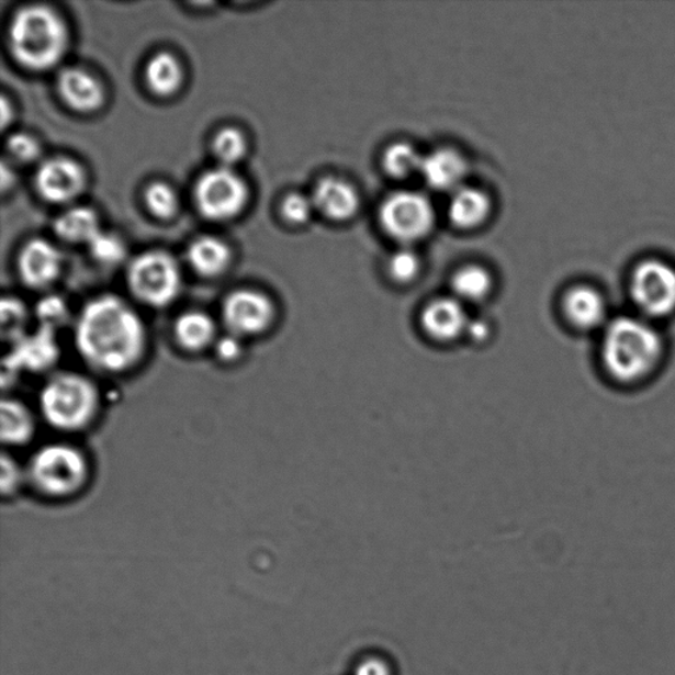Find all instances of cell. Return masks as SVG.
<instances>
[{"instance_id": "cell-28", "label": "cell", "mask_w": 675, "mask_h": 675, "mask_svg": "<svg viewBox=\"0 0 675 675\" xmlns=\"http://www.w3.org/2000/svg\"><path fill=\"white\" fill-rule=\"evenodd\" d=\"M144 200L149 212L157 218L169 220L179 209V199L175 190L164 182H154L146 189Z\"/></svg>"}, {"instance_id": "cell-32", "label": "cell", "mask_w": 675, "mask_h": 675, "mask_svg": "<svg viewBox=\"0 0 675 675\" xmlns=\"http://www.w3.org/2000/svg\"><path fill=\"white\" fill-rule=\"evenodd\" d=\"M36 313L41 326L56 330L69 317L68 306L61 297L49 294L37 304Z\"/></svg>"}, {"instance_id": "cell-38", "label": "cell", "mask_w": 675, "mask_h": 675, "mask_svg": "<svg viewBox=\"0 0 675 675\" xmlns=\"http://www.w3.org/2000/svg\"><path fill=\"white\" fill-rule=\"evenodd\" d=\"M491 327L483 319H470L466 338L475 344L486 342L490 338Z\"/></svg>"}, {"instance_id": "cell-24", "label": "cell", "mask_w": 675, "mask_h": 675, "mask_svg": "<svg viewBox=\"0 0 675 675\" xmlns=\"http://www.w3.org/2000/svg\"><path fill=\"white\" fill-rule=\"evenodd\" d=\"M146 80L155 94L160 97L175 94L182 82V69L179 60L168 52H160V54L150 58L147 64Z\"/></svg>"}, {"instance_id": "cell-11", "label": "cell", "mask_w": 675, "mask_h": 675, "mask_svg": "<svg viewBox=\"0 0 675 675\" xmlns=\"http://www.w3.org/2000/svg\"><path fill=\"white\" fill-rule=\"evenodd\" d=\"M561 312L570 329L596 336H599L614 317L609 314L605 294L598 288L588 284L569 288L561 301Z\"/></svg>"}, {"instance_id": "cell-37", "label": "cell", "mask_w": 675, "mask_h": 675, "mask_svg": "<svg viewBox=\"0 0 675 675\" xmlns=\"http://www.w3.org/2000/svg\"><path fill=\"white\" fill-rule=\"evenodd\" d=\"M353 675H393L390 662L380 655H369L358 662Z\"/></svg>"}, {"instance_id": "cell-21", "label": "cell", "mask_w": 675, "mask_h": 675, "mask_svg": "<svg viewBox=\"0 0 675 675\" xmlns=\"http://www.w3.org/2000/svg\"><path fill=\"white\" fill-rule=\"evenodd\" d=\"M187 257L196 274L212 279L221 277L227 270L232 252L225 241L214 237H201L189 246Z\"/></svg>"}, {"instance_id": "cell-10", "label": "cell", "mask_w": 675, "mask_h": 675, "mask_svg": "<svg viewBox=\"0 0 675 675\" xmlns=\"http://www.w3.org/2000/svg\"><path fill=\"white\" fill-rule=\"evenodd\" d=\"M379 216L386 234L403 244L423 239L435 225V209L429 199L409 190L393 193L384 200Z\"/></svg>"}, {"instance_id": "cell-1", "label": "cell", "mask_w": 675, "mask_h": 675, "mask_svg": "<svg viewBox=\"0 0 675 675\" xmlns=\"http://www.w3.org/2000/svg\"><path fill=\"white\" fill-rule=\"evenodd\" d=\"M74 344L88 369L103 376H122L146 360L149 333L139 312L116 294H101L77 313Z\"/></svg>"}, {"instance_id": "cell-20", "label": "cell", "mask_w": 675, "mask_h": 675, "mask_svg": "<svg viewBox=\"0 0 675 675\" xmlns=\"http://www.w3.org/2000/svg\"><path fill=\"white\" fill-rule=\"evenodd\" d=\"M14 345L10 359L12 363L21 364L22 369L25 367L30 371L47 370L57 358L55 330L49 327L41 326V331L32 337L24 336Z\"/></svg>"}, {"instance_id": "cell-3", "label": "cell", "mask_w": 675, "mask_h": 675, "mask_svg": "<svg viewBox=\"0 0 675 675\" xmlns=\"http://www.w3.org/2000/svg\"><path fill=\"white\" fill-rule=\"evenodd\" d=\"M103 405L95 380L80 371H56L45 380L37 397L38 416L64 435L87 431L97 423Z\"/></svg>"}, {"instance_id": "cell-22", "label": "cell", "mask_w": 675, "mask_h": 675, "mask_svg": "<svg viewBox=\"0 0 675 675\" xmlns=\"http://www.w3.org/2000/svg\"><path fill=\"white\" fill-rule=\"evenodd\" d=\"M491 202L480 189H457L449 203V216L455 226L474 228L482 225L490 214Z\"/></svg>"}, {"instance_id": "cell-15", "label": "cell", "mask_w": 675, "mask_h": 675, "mask_svg": "<svg viewBox=\"0 0 675 675\" xmlns=\"http://www.w3.org/2000/svg\"><path fill=\"white\" fill-rule=\"evenodd\" d=\"M170 331L177 349L188 356L213 350L221 337L218 323L209 313L196 310L179 314Z\"/></svg>"}, {"instance_id": "cell-35", "label": "cell", "mask_w": 675, "mask_h": 675, "mask_svg": "<svg viewBox=\"0 0 675 675\" xmlns=\"http://www.w3.org/2000/svg\"><path fill=\"white\" fill-rule=\"evenodd\" d=\"M8 150L15 160L24 164L35 161L41 155V146H38L37 140L31 135L22 133L9 137Z\"/></svg>"}, {"instance_id": "cell-6", "label": "cell", "mask_w": 675, "mask_h": 675, "mask_svg": "<svg viewBox=\"0 0 675 675\" xmlns=\"http://www.w3.org/2000/svg\"><path fill=\"white\" fill-rule=\"evenodd\" d=\"M131 294L144 306L164 310L179 299L182 277L173 257L162 251H149L131 261L127 272Z\"/></svg>"}, {"instance_id": "cell-36", "label": "cell", "mask_w": 675, "mask_h": 675, "mask_svg": "<svg viewBox=\"0 0 675 675\" xmlns=\"http://www.w3.org/2000/svg\"><path fill=\"white\" fill-rule=\"evenodd\" d=\"M241 349H244V340L225 333V336L220 337L213 350L221 362L234 363L239 360L241 352H244Z\"/></svg>"}, {"instance_id": "cell-30", "label": "cell", "mask_w": 675, "mask_h": 675, "mask_svg": "<svg viewBox=\"0 0 675 675\" xmlns=\"http://www.w3.org/2000/svg\"><path fill=\"white\" fill-rule=\"evenodd\" d=\"M88 246L91 257L103 266L120 265L126 257L123 241L114 234L101 232Z\"/></svg>"}, {"instance_id": "cell-29", "label": "cell", "mask_w": 675, "mask_h": 675, "mask_svg": "<svg viewBox=\"0 0 675 675\" xmlns=\"http://www.w3.org/2000/svg\"><path fill=\"white\" fill-rule=\"evenodd\" d=\"M25 486H27L25 464L4 451L0 460V491H2L3 499H11Z\"/></svg>"}, {"instance_id": "cell-13", "label": "cell", "mask_w": 675, "mask_h": 675, "mask_svg": "<svg viewBox=\"0 0 675 675\" xmlns=\"http://www.w3.org/2000/svg\"><path fill=\"white\" fill-rule=\"evenodd\" d=\"M61 270V254L48 240H31L19 255V277H21L23 284L31 290H47L48 286L56 283Z\"/></svg>"}, {"instance_id": "cell-31", "label": "cell", "mask_w": 675, "mask_h": 675, "mask_svg": "<svg viewBox=\"0 0 675 675\" xmlns=\"http://www.w3.org/2000/svg\"><path fill=\"white\" fill-rule=\"evenodd\" d=\"M27 311L21 300L15 297H4L2 301V325L5 339L15 344L16 340L25 336L23 333L27 323Z\"/></svg>"}, {"instance_id": "cell-4", "label": "cell", "mask_w": 675, "mask_h": 675, "mask_svg": "<svg viewBox=\"0 0 675 675\" xmlns=\"http://www.w3.org/2000/svg\"><path fill=\"white\" fill-rule=\"evenodd\" d=\"M25 464L27 486L43 499L63 502L83 493L91 480V463L71 442L42 445Z\"/></svg>"}, {"instance_id": "cell-9", "label": "cell", "mask_w": 675, "mask_h": 675, "mask_svg": "<svg viewBox=\"0 0 675 675\" xmlns=\"http://www.w3.org/2000/svg\"><path fill=\"white\" fill-rule=\"evenodd\" d=\"M194 195L196 207L203 216L212 221H227L245 209L248 189L238 173L222 166L200 177Z\"/></svg>"}, {"instance_id": "cell-33", "label": "cell", "mask_w": 675, "mask_h": 675, "mask_svg": "<svg viewBox=\"0 0 675 675\" xmlns=\"http://www.w3.org/2000/svg\"><path fill=\"white\" fill-rule=\"evenodd\" d=\"M390 273L397 283L406 284L417 278L419 272V259L410 250H400L390 260Z\"/></svg>"}, {"instance_id": "cell-23", "label": "cell", "mask_w": 675, "mask_h": 675, "mask_svg": "<svg viewBox=\"0 0 675 675\" xmlns=\"http://www.w3.org/2000/svg\"><path fill=\"white\" fill-rule=\"evenodd\" d=\"M55 232L68 244L89 245L100 234V221L94 210L74 207L63 213L55 222Z\"/></svg>"}, {"instance_id": "cell-40", "label": "cell", "mask_w": 675, "mask_h": 675, "mask_svg": "<svg viewBox=\"0 0 675 675\" xmlns=\"http://www.w3.org/2000/svg\"><path fill=\"white\" fill-rule=\"evenodd\" d=\"M10 113H11V106H9L8 101H5V98L3 97V101H2L3 128L8 127L9 121L12 120V116L10 115Z\"/></svg>"}, {"instance_id": "cell-16", "label": "cell", "mask_w": 675, "mask_h": 675, "mask_svg": "<svg viewBox=\"0 0 675 675\" xmlns=\"http://www.w3.org/2000/svg\"><path fill=\"white\" fill-rule=\"evenodd\" d=\"M37 416L23 400L4 397L0 405V438L4 448L16 449L34 441Z\"/></svg>"}, {"instance_id": "cell-2", "label": "cell", "mask_w": 675, "mask_h": 675, "mask_svg": "<svg viewBox=\"0 0 675 675\" xmlns=\"http://www.w3.org/2000/svg\"><path fill=\"white\" fill-rule=\"evenodd\" d=\"M667 340L659 324L635 313L614 316L598 336L599 370L621 390L651 382L665 365Z\"/></svg>"}, {"instance_id": "cell-17", "label": "cell", "mask_w": 675, "mask_h": 675, "mask_svg": "<svg viewBox=\"0 0 675 675\" xmlns=\"http://www.w3.org/2000/svg\"><path fill=\"white\" fill-rule=\"evenodd\" d=\"M468 166L463 156L450 148L437 149L424 156L421 169L423 179L431 189L438 192H455L462 188Z\"/></svg>"}, {"instance_id": "cell-19", "label": "cell", "mask_w": 675, "mask_h": 675, "mask_svg": "<svg viewBox=\"0 0 675 675\" xmlns=\"http://www.w3.org/2000/svg\"><path fill=\"white\" fill-rule=\"evenodd\" d=\"M312 200L314 207L333 221L350 220L359 209L357 190L349 182L336 177L320 180L314 189Z\"/></svg>"}, {"instance_id": "cell-14", "label": "cell", "mask_w": 675, "mask_h": 675, "mask_svg": "<svg viewBox=\"0 0 675 675\" xmlns=\"http://www.w3.org/2000/svg\"><path fill=\"white\" fill-rule=\"evenodd\" d=\"M470 319L460 300L446 297L426 305L421 314V326L426 336L436 342L450 344L466 337Z\"/></svg>"}, {"instance_id": "cell-39", "label": "cell", "mask_w": 675, "mask_h": 675, "mask_svg": "<svg viewBox=\"0 0 675 675\" xmlns=\"http://www.w3.org/2000/svg\"><path fill=\"white\" fill-rule=\"evenodd\" d=\"M15 181V176L12 173V170L5 167V164L2 166V187L3 189H8L9 183L12 185V182Z\"/></svg>"}, {"instance_id": "cell-7", "label": "cell", "mask_w": 675, "mask_h": 675, "mask_svg": "<svg viewBox=\"0 0 675 675\" xmlns=\"http://www.w3.org/2000/svg\"><path fill=\"white\" fill-rule=\"evenodd\" d=\"M628 291L639 316L659 325L675 316V268L666 261H641L633 268Z\"/></svg>"}, {"instance_id": "cell-25", "label": "cell", "mask_w": 675, "mask_h": 675, "mask_svg": "<svg viewBox=\"0 0 675 675\" xmlns=\"http://www.w3.org/2000/svg\"><path fill=\"white\" fill-rule=\"evenodd\" d=\"M453 292L461 303H480L493 290V279L482 267L470 266L454 274Z\"/></svg>"}, {"instance_id": "cell-27", "label": "cell", "mask_w": 675, "mask_h": 675, "mask_svg": "<svg viewBox=\"0 0 675 675\" xmlns=\"http://www.w3.org/2000/svg\"><path fill=\"white\" fill-rule=\"evenodd\" d=\"M213 149L216 157L223 164V167L230 168L244 159L247 150V144L244 134L239 130L227 127L220 131L215 135Z\"/></svg>"}, {"instance_id": "cell-8", "label": "cell", "mask_w": 675, "mask_h": 675, "mask_svg": "<svg viewBox=\"0 0 675 675\" xmlns=\"http://www.w3.org/2000/svg\"><path fill=\"white\" fill-rule=\"evenodd\" d=\"M278 310L268 294L241 288L227 294L221 305V324L225 333L241 340L266 336L273 329Z\"/></svg>"}, {"instance_id": "cell-18", "label": "cell", "mask_w": 675, "mask_h": 675, "mask_svg": "<svg viewBox=\"0 0 675 675\" xmlns=\"http://www.w3.org/2000/svg\"><path fill=\"white\" fill-rule=\"evenodd\" d=\"M57 89L63 101L78 113H91L100 109L104 100L101 83L80 68L64 69L58 75Z\"/></svg>"}, {"instance_id": "cell-5", "label": "cell", "mask_w": 675, "mask_h": 675, "mask_svg": "<svg viewBox=\"0 0 675 675\" xmlns=\"http://www.w3.org/2000/svg\"><path fill=\"white\" fill-rule=\"evenodd\" d=\"M69 35L60 15L45 5H27L16 12L10 25L12 56L22 67L49 70L63 60Z\"/></svg>"}, {"instance_id": "cell-26", "label": "cell", "mask_w": 675, "mask_h": 675, "mask_svg": "<svg viewBox=\"0 0 675 675\" xmlns=\"http://www.w3.org/2000/svg\"><path fill=\"white\" fill-rule=\"evenodd\" d=\"M424 156L408 143L392 144L384 154V167L386 172L395 177H406L419 172Z\"/></svg>"}, {"instance_id": "cell-12", "label": "cell", "mask_w": 675, "mask_h": 675, "mask_svg": "<svg viewBox=\"0 0 675 675\" xmlns=\"http://www.w3.org/2000/svg\"><path fill=\"white\" fill-rule=\"evenodd\" d=\"M87 177L80 164L69 157H54L38 167L35 176L37 193L50 203H67L82 193Z\"/></svg>"}, {"instance_id": "cell-34", "label": "cell", "mask_w": 675, "mask_h": 675, "mask_svg": "<svg viewBox=\"0 0 675 675\" xmlns=\"http://www.w3.org/2000/svg\"><path fill=\"white\" fill-rule=\"evenodd\" d=\"M314 209L316 207H314L312 196L310 199V196L304 194L293 193L286 195V199L283 201L281 214H283L288 222L301 225V223L310 221Z\"/></svg>"}]
</instances>
